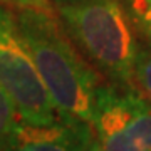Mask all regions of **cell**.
<instances>
[{
  "mask_svg": "<svg viewBox=\"0 0 151 151\" xmlns=\"http://www.w3.org/2000/svg\"><path fill=\"white\" fill-rule=\"evenodd\" d=\"M92 143L89 123L60 119L54 124L17 121L4 151H86Z\"/></svg>",
  "mask_w": 151,
  "mask_h": 151,
  "instance_id": "obj_5",
  "label": "cell"
},
{
  "mask_svg": "<svg viewBox=\"0 0 151 151\" xmlns=\"http://www.w3.org/2000/svg\"><path fill=\"white\" fill-rule=\"evenodd\" d=\"M138 32L151 42V0H124Z\"/></svg>",
  "mask_w": 151,
  "mask_h": 151,
  "instance_id": "obj_8",
  "label": "cell"
},
{
  "mask_svg": "<svg viewBox=\"0 0 151 151\" xmlns=\"http://www.w3.org/2000/svg\"><path fill=\"white\" fill-rule=\"evenodd\" d=\"M17 121H19V113H17L15 103L0 84V151L7 148Z\"/></svg>",
  "mask_w": 151,
  "mask_h": 151,
  "instance_id": "obj_7",
  "label": "cell"
},
{
  "mask_svg": "<svg viewBox=\"0 0 151 151\" xmlns=\"http://www.w3.org/2000/svg\"><path fill=\"white\" fill-rule=\"evenodd\" d=\"M92 128L108 151H151V101L133 84H103Z\"/></svg>",
  "mask_w": 151,
  "mask_h": 151,
  "instance_id": "obj_4",
  "label": "cell"
},
{
  "mask_svg": "<svg viewBox=\"0 0 151 151\" xmlns=\"http://www.w3.org/2000/svg\"><path fill=\"white\" fill-rule=\"evenodd\" d=\"M0 2H9V0H0Z\"/></svg>",
  "mask_w": 151,
  "mask_h": 151,
  "instance_id": "obj_11",
  "label": "cell"
},
{
  "mask_svg": "<svg viewBox=\"0 0 151 151\" xmlns=\"http://www.w3.org/2000/svg\"><path fill=\"white\" fill-rule=\"evenodd\" d=\"M20 7H32V9H42V10H50L49 0H14Z\"/></svg>",
  "mask_w": 151,
  "mask_h": 151,
  "instance_id": "obj_9",
  "label": "cell"
},
{
  "mask_svg": "<svg viewBox=\"0 0 151 151\" xmlns=\"http://www.w3.org/2000/svg\"><path fill=\"white\" fill-rule=\"evenodd\" d=\"M133 86L151 101V42H141L133 67Z\"/></svg>",
  "mask_w": 151,
  "mask_h": 151,
  "instance_id": "obj_6",
  "label": "cell"
},
{
  "mask_svg": "<svg viewBox=\"0 0 151 151\" xmlns=\"http://www.w3.org/2000/svg\"><path fill=\"white\" fill-rule=\"evenodd\" d=\"M86 151H108V150L99 143V139H92V143L89 145V148H87Z\"/></svg>",
  "mask_w": 151,
  "mask_h": 151,
  "instance_id": "obj_10",
  "label": "cell"
},
{
  "mask_svg": "<svg viewBox=\"0 0 151 151\" xmlns=\"http://www.w3.org/2000/svg\"><path fill=\"white\" fill-rule=\"evenodd\" d=\"M0 84L15 103L19 119L30 124H54L62 119L50 97L17 15L0 4Z\"/></svg>",
  "mask_w": 151,
  "mask_h": 151,
  "instance_id": "obj_3",
  "label": "cell"
},
{
  "mask_svg": "<svg viewBox=\"0 0 151 151\" xmlns=\"http://www.w3.org/2000/svg\"><path fill=\"white\" fill-rule=\"evenodd\" d=\"M59 15L76 45L103 74L119 84H133L141 42L126 5L119 0H65Z\"/></svg>",
  "mask_w": 151,
  "mask_h": 151,
  "instance_id": "obj_2",
  "label": "cell"
},
{
  "mask_svg": "<svg viewBox=\"0 0 151 151\" xmlns=\"http://www.w3.org/2000/svg\"><path fill=\"white\" fill-rule=\"evenodd\" d=\"M17 22L62 119L92 124L97 91L103 82L76 50L70 35L60 27L52 10L22 7Z\"/></svg>",
  "mask_w": 151,
  "mask_h": 151,
  "instance_id": "obj_1",
  "label": "cell"
}]
</instances>
